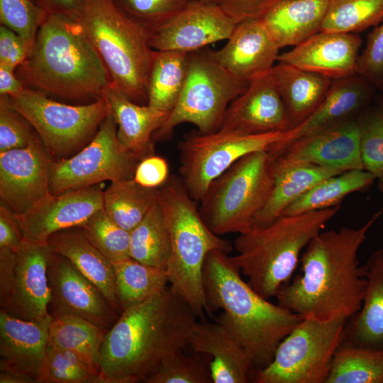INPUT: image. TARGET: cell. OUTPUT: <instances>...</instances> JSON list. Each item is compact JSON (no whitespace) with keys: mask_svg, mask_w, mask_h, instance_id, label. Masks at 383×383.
Listing matches in <instances>:
<instances>
[{"mask_svg":"<svg viewBox=\"0 0 383 383\" xmlns=\"http://www.w3.org/2000/svg\"><path fill=\"white\" fill-rule=\"evenodd\" d=\"M383 207L359 228L320 232L300 258L301 274L277 293V304L304 318L349 319L361 308L366 289L365 266L358 251Z\"/></svg>","mask_w":383,"mask_h":383,"instance_id":"6da1fadb","label":"cell"},{"mask_svg":"<svg viewBox=\"0 0 383 383\" xmlns=\"http://www.w3.org/2000/svg\"><path fill=\"white\" fill-rule=\"evenodd\" d=\"M196 318L170 285L123 311L101 348V383L145 382L167 357L187 346Z\"/></svg>","mask_w":383,"mask_h":383,"instance_id":"7a4b0ae2","label":"cell"},{"mask_svg":"<svg viewBox=\"0 0 383 383\" xmlns=\"http://www.w3.org/2000/svg\"><path fill=\"white\" fill-rule=\"evenodd\" d=\"M203 279L210 309L223 311L216 322L240 345L256 370L272 362L281 341L304 319L256 292L225 252L207 255Z\"/></svg>","mask_w":383,"mask_h":383,"instance_id":"3957f363","label":"cell"},{"mask_svg":"<svg viewBox=\"0 0 383 383\" xmlns=\"http://www.w3.org/2000/svg\"><path fill=\"white\" fill-rule=\"evenodd\" d=\"M15 72L26 87L87 104L104 97L112 82L79 22L53 15L47 16Z\"/></svg>","mask_w":383,"mask_h":383,"instance_id":"277c9868","label":"cell"},{"mask_svg":"<svg viewBox=\"0 0 383 383\" xmlns=\"http://www.w3.org/2000/svg\"><path fill=\"white\" fill-rule=\"evenodd\" d=\"M340 206L304 213L282 215L270 223L252 227L234 242L233 262L250 286L270 300L287 284L301 251L338 212Z\"/></svg>","mask_w":383,"mask_h":383,"instance_id":"5b68a950","label":"cell"},{"mask_svg":"<svg viewBox=\"0 0 383 383\" xmlns=\"http://www.w3.org/2000/svg\"><path fill=\"white\" fill-rule=\"evenodd\" d=\"M158 200L170 235L171 256L167 268L169 284L197 317H204L205 313H211L203 279L206 257L213 250L229 254L233 246L207 226L180 177H169L159 187Z\"/></svg>","mask_w":383,"mask_h":383,"instance_id":"8992f818","label":"cell"},{"mask_svg":"<svg viewBox=\"0 0 383 383\" xmlns=\"http://www.w3.org/2000/svg\"><path fill=\"white\" fill-rule=\"evenodd\" d=\"M78 22L105 63L112 83L134 103L147 105L154 51L148 32L112 0H84Z\"/></svg>","mask_w":383,"mask_h":383,"instance_id":"52a82bcc","label":"cell"},{"mask_svg":"<svg viewBox=\"0 0 383 383\" xmlns=\"http://www.w3.org/2000/svg\"><path fill=\"white\" fill-rule=\"evenodd\" d=\"M274 157L267 150L239 159L209 186L199 213L216 235L249 231L265 208L274 185Z\"/></svg>","mask_w":383,"mask_h":383,"instance_id":"ba28073f","label":"cell"},{"mask_svg":"<svg viewBox=\"0 0 383 383\" xmlns=\"http://www.w3.org/2000/svg\"><path fill=\"white\" fill-rule=\"evenodd\" d=\"M249 84L223 67L213 50L204 48L188 52V74L182 95L152 140H170L174 128L183 123L196 126L202 133L218 131L230 104Z\"/></svg>","mask_w":383,"mask_h":383,"instance_id":"9c48e42d","label":"cell"},{"mask_svg":"<svg viewBox=\"0 0 383 383\" xmlns=\"http://www.w3.org/2000/svg\"><path fill=\"white\" fill-rule=\"evenodd\" d=\"M9 99L11 106L33 126L53 160L69 158L80 151L111 113L105 96L85 104L69 105L26 87Z\"/></svg>","mask_w":383,"mask_h":383,"instance_id":"30bf717a","label":"cell"},{"mask_svg":"<svg viewBox=\"0 0 383 383\" xmlns=\"http://www.w3.org/2000/svg\"><path fill=\"white\" fill-rule=\"evenodd\" d=\"M348 319L304 318L281 341L272 362L256 370L257 383H326Z\"/></svg>","mask_w":383,"mask_h":383,"instance_id":"8fae6325","label":"cell"},{"mask_svg":"<svg viewBox=\"0 0 383 383\" xmlns=\"http://www.w3.org/2000/svg\"><path fill=\"white\" fill-rule=\"evenodd\" d=\"M288 131L257 135L222 129L190 132L178 145L179 177L192 199L200 201L209 184L236 161L254 152L272 150Z\"/></svg>","mask_w":383,"mask_h":383,"instance_id":"7c38bea8","label":"cell"},{"mask_svg":"<svg viewBox=\"0 0 383 383\" xmlns=\"http://www.w3.org/2000/svg\"><path fill=\"white\" fill-rule=\"evenodd\" d=\"M140 160L119 141L117 123L110 113L80 151L69 158L52 161L50 193L87 188L104 181L133 179Z\"/></svg>","mask_w":383,"mask_h":383,"instance_id":"4fadbf2b","label":"cell"},{"mask_svg":"<svg viewBox=\"0 0 383 383\" xmlns=\"http://www.w3.org/2000/svg\"><path fill=\"white\" fill-rule=\"evenodd\" d=\"M39 135L27 147L0 152V199L23 214L50 194L52 161Z\"/></svg>","mask_w":383,"mask_h":383,"instance_id":"5bb4252c","label":"cell"},{"mask_svg":"<svg viewBox=\"0 0 383 383\" xmlns=\"http://www.w3.org/2000/svg\"><path fill=\"white\" fill-rule=\"evenodd\" d=\"M48 277L51 316H79L108 331L121 315L94 284L54 250L49 262Z\"/></svg>","mask_w":383,"mask_h":383,"instance_id":"9a60e30c","label":"cell"},{"mask_svg":"<svg viewBox=\"0 0 383 383\" xmlns=\"http://www.w3.org/2000/svg\"><path fill=\"white\" fill-rule=\"evenodd\" d=\"M238 23L218 5L195 0L160 28L149 32L155 50L190 52L228 40Z\"/></svg>","mask_w":383,"mask_h":383,"instance_id":"2e32d148","label":"cell"},{"mask_svg":"<svg viewBox=\"0 0 383 383\" xmlns=\"http://www.w3.org/2000/svg\"><path fill=\"white\" fill-rule=\"evenodd\" d=\"M274 158L284 164H310L342 171L363 170L357 118L347 120L301 137Z\"/></svg>","mask_w":383,"mask_h":383,"instance_id":"e0dca14e","label":"cell"},{"mask_svg":"<svg viewBox=\"0 0 383 383\" xmlns=\"http://www.w3.org/2000/svg\"><path fill=\"white\" fill-rule=\"evenodd\" d=\"M15 252L14 282L9 298L1 310L26 321L49 317L52 294L48 265L52 246L48 242L23 240Z\"/></svg>","mask_w":383,"mask_h":383,"instance_id":"ac0fdd59","label":"cell"},{"mask_svg":"<svg viewBox=\"0 0 383 383\" xmlns=\"http://www.w3.org/2000/svg\"><path fill=\"white\" fill-rule=\"evenodd\" d=\"M104 208V192L96 187L49 194L30 210L16 215L23 238L33 243H47L60 231L79 226Z\"/></svg>","mask_w":383,"mask_h":383,"instance_id":"d6986e66","label":"cell"},{"mask_svg":"<svg viewBox=\"0 0 383 383\" xmlns=\"http://www.w3.org/2000/svg\"><path fill=\"white\" fill-rule=\"evenodd\" d=\"M219 129L245 135L292 129L272 70L252 79L230 104Z\"/></svg>","mask_w":383,"mask_h":383,"instance_id":"ffe728a7","label":"cell"},{"mask_svg":"<svg viewBox=\"0 0 383 383\" xmlns=\"http://www.w3.org/2000/svg\"><path fill=\"white\" fill-rule=\"evenodd\" d=\"M362 40L357 33L320 31L279 54L278 62L313 72L332 79L357 74Z\"/></svg>","mask_w":383,"mask_h":383,"instance_id":"44dd1931","label":"cell"},{"mask_svg":"<svg viewBox=\"0 0 383 383\" xmlns=\"http://www.w3.org/2000/svg\"><path fill=\"white\" fill-rule=\"evenodd\" d=\"M52 316L26 321L0 311V371L30 376L40 383Z\"/></svg>","mask_w":383,"mask_h":383,"instance_id":"7402d4cb","label":"cell"},{"mask_svg":"<svg viewBox=\"0 0 383 383\" xmlns=\"http://www.w3.org/2000/svg\"><path fill=\"white\" fill-rule=\"evenodd\" d=\"M376 89L369 80L358 74L334 79L317 109L303 123L289 130L272 153L277 154L301 137L340 122L357 118L372 106Z\"/></svg>","mask_w":383,"mask_h":383,"instance_id":"603a6c76","label":"cell"},{"mask_svg":"<svg viewBox=\"0 0 383 383\" xmlns=\"http://www.w3.org/2000/svg\"><path fill=\"white\" fill-rule=\"evenodd\" d=\"M279 49L259 19H248L237 24L213 56L235 78L250 83L272 70Z\"/></svg>","mask_w":383,"mask_h":383,"instance_id":"cb8c5ba5","label":"cell"},{"mask_svg":"<svg viewBox=\"0 0 383 383\" xmlns=\"http://www.w3.org/2000/svg\"><path fill=\"white\" fill-rule=\"evenodd\" d=\"M197 354L207 355L212 382L245 383L253 368L243 349L218 322L196 321L188 344Z\"/></svg>","mask_w":383,"mask_h":383,"instance_id":"d4e9b609","label":"cell"},{"mask_svg":"<svg viewBox=\"0 0 383 383\" xmlns=\"http://www.w3.org/2000/svg\"><path fill=\"white\" fill-rule=\"evenodd\" d=\"M104 96L117 123L121 143L140 160L154 155L152 135L165 123L169 113L134 103L112 82Z\"/></svg>","mask_w":383,"mask_h":383,"instance_id":"484cf974","label":"cell"},{"mask_svg":"<svg viewBox=\"0 0 383 383\" xmlns=\"http://www.w3.org/2000/svg\"><path fill=\"white\" fill-rule=\"evenodd\" d=\"M366 289L360 309L347 320L343 341L383 350V249L367 258Z\"/></svg>","mask_w":383,"mask_h":383,"instance_id":"4316f807","label":"cell"},{"mask_svg":"<svg viewBox=\"0 0 383 383\" xmlns=\"http://www.w3.org/2000/svg\"><path fill=\"white\" fill-rule=\"evenodd\" d=\"M328 0H276L259 19L279 48L321 31Z\"/></svg>","mask_w":383,"mask_h":383,"instance_id":"83f0119b","label":"cell"},{"mask_svg":"<svg viewBox=\"0 0 383 383\" xmlns=\"http://www.w3.org/2000/svg\"><path fill=\"white\" fill-rule=\"evenodd\" d=\"M48 243L54 251L66 257L94 284L114 309L119 313H122L112 262L87 239L77 227L54 233Z\"/></svg>","mask_w":383,"mask_h":383,"instance_id":"f1b7e54d","label":"cell"},{"mask_svg":"<svg viewBox=\"0 0 383 383\" xmlns=\"http://www.w3.org/2000/svg\"><path fill=\"white\" fill-rule=\"evenodd\" d=\"M272 72L292 128L303 123L317 109L333 81L282 62L274 65Z\"/></svg>","mask_w":383,"mask_h":383,"instance_id":"f546056e","label":"cell"},{"mask_svg":"<svg viewBox=\"0 0 383 383\" xmlns=\"http://www.w3.org/2000/svg\"><path fill=\"white\" fill-rule=\"evenodd\" d=\"M343 172L332 167L310 164L288 165L274 158L273 189L252 227L270 223L318 183Z\"/></svg>","mask_w":383,"mask_h":383,"instance_id":"4dcf8cb0","label":"cell"},{"mask_svg":"<svg viewBox=\"0 0 383 383\" xmlns=\"http://www.w3.org/2000/svg\"><path fill=\"white\" fill-rule=\"evenodd\" d=\"M188 74V52L154 50L148 79V105L170 113L176 106Z\"/></svg>","mask_w":383,"mask_h":383,"instance_id":"1f68e13d","label":"cell"},{"mask_svg":"<svg viewBox=\"0 0 383 383\" xmlns=\"http://www.w3.org/2000/svg\"><path fill=\"white\" fill-rule=\"evenodd\" d=\"M375 180L377 178L365 170H348L329 177L290 204L282 215H296L340 206L347 196L368 189Z\"/></svg>","mask_w":383,"mask_h":383,"instance_id":"d6a6232c","label":"cell"},{"mask_svg":"<svg viewBox=\"0 0 383 383\" xmlns=\"http://www.w3.org/2000/svg\"><path fill=\"white\" fill-rule=\"evenodd\" d=\"M112 264L122 311L161 294L168 287L166 270L144 265L131 257Z\"/></svg>","mask_w":383,"mask_h":383,"instance_id":"836d02e7","label":"cell"},{"mask_svg":"<svg viewBox=\"0 0 383 383\" xmlns=\"http://www.w3.org/2000/svg\"><path fill=\"white\" fill-rule=\"evenodd\" d=\"M48 332L50 343L74 353L99 370L101 348L106 330L83 318L62 315L52 316Z\"/></svg>","mask_w":383,"mask_h":383,"instance_id":"e575fe53","label":"cell"},{"mask_svg":"<svg viewBox=\"0 0 383 383\" xmlns=\"http://www.w3.org/2000/svg\"><path fill=\"white\" fill-rule=\"evenodd\" d=\"M159 188H148L133 179L111 182L104 192V209L123 229L131 231L157 201Z\"/></svg>","mask_w":383,"mask_h":383,"instance_id":"d590c367","label":"cell"},{"mask_svg":"<svg viewBox=\"0 0 383 383\" xmlns=\"http://www.w3.org/2000/svg\"><path fill=\"white\" fill-rule=\"evenodd\" d=\"M171 256L169 228L159 200L131 231L130 257L167 270Z\"/></svg>","mask_w":383,"mask_h":383,"instance_id":"8d00e7d4","label":"cell"},{"mask_svg":"<svg viewBox=\"0 0 383 383\" xmlns=\"http://www.w3.org/2000/svg\"><path fill=\"white\" fill-rule=\"evenodd\" d=\"M326 383H383V350L343 341Z\"/></svg>","mask_w":383,"mask_h":383,"instance_id":"74e56055","label":"cell"},{"mask_svg":"<svg viewBox=\"0 0 383 383\" xmlns=\"http://www.w3.org/2000/svg\"><path fill=\"white\" fill-rule=\"evenodd\" d=\"M383 21V0H328L321 31L357 33Z\"/></svg>","mask_w":383,"mask_h":383,"instance_id":"f35d334b","label":"cell"},{"mask_svg":"<svg viewBox=\"0 0 383 383\" xmlns=\"http://www.w3.org/2000/svg\"><path fill=\"white\" fill-rule=\"evenodd\" d=\"M87 239L111 262L130 257L131 231L113 221L103 209L77 227Z\"/></svg>","mask_w":383,"mask_h":383,"instance_id":"ab89813d","label":"cell"},{"mask_svg":"<svg viewBox=\"0 0 383 383\" xmlns=\"http://www.w3.org/2000/svg\"><path fill=\"white\" fill-rule=\"evenodd\" d=\"M40 383H101L100 372L74 353L48 341Z\"/></svg>","mask_w":383,"mask_h":383,"instance_id":"60d3db41","label":"cell"},{"mask_svg":"<svg viewBox=\"0 0 383 383\" xmlns=\"http://www.w3.org/2000/svg\"><path fill=\"white\" fill-rule=\"evenodd\" d=\"M195 0H112L128 18L152 32L170 21Z\"/></svg>","mask_w":383,"mask_h":383,"instance_id":"b9f144b4","label":"cell"},{"mask_svg":"<svg viewBox=\"0 0 383 383\" xmlns=\"http://www.w3.org/2000/svg\"><path fill=\"white\" fill-rule=\"evenodd\" d=\"M209 362L195 353L182 351L167 357L145 383H211Z\"/></svg>","mask_w":383,"mask_h":383,"instance_id":"7bdbcfd3","label":"cell"},{"mask_svg":"<svg viewBox=\"0 0 383 383\" xmlns=\"http://www.w3.org/2000/svg\"><path fill=\"white\" fill-rule=\"evenodd\" d=\"M357 122L363 170L377 179L383 177V116L374 104L357 118Z\"/></svg>","mask_w":383,"mask_h":383,"instance_id":"ee69618b","label":"cell"},{"mask_svg":"<svg viewBox=\"0 0 383 383\" xmlns=\"http://www.w3.org/2000/svg\"><path fill=\"white\" fill-rule=\"evenodd\" d=\"M48 14L33 0H0V22L18 34L30 50Z\"/></svg>","mask_w":383,"mask_h":383,"instance_id":"f6af8a7d","label":"cell"},{"mask_svg":"<svg viewBox=\"0 0 383 383\" xmlns=\"http://www.w3.org/2000/svg\"><path fill=\"white\" fill-rule=\"evenodd\" d=\"M29 121L0 95V152L28 146L38 136Z\"/></svg>","mask_w":383,"mask_h":383,"instance_id":"bcb514c9","label":"cell"},{"mask_svg":"<svg viewBox=\"0 0 383 383\" xmlns=\"http://www.w3.org/2000/svg\"><path fill=\"white\" fill-rule=\"evenodd\" d=\"M357 74L383 92V24L368 34L365 48L358 57Z\"/></svg>","mask_w":383,"mask_h":383,"instance_id":"7dc6e473","label":"cell"},{"mask_svg":"<svg viewBox=\"0 0 383 383\" xmlns=\"http://www.w3.org/2000/svg\"><path fill=\"white\" fill-rule=\"evenodd\" d=\"M29 48L24 40L11 28L0 26V65L16 70L26 58Z\"/></svg>","mask_w":383,"mask_h":383,"instance_id":"c3c4849f","label":"cell"},{"mask_svg":"<svg viewBox=\"0 0 383 383\" xmlns=\"http://www.w3.org/2000/svg\"><path fill=\"white\" fill-rule=\"evenodd\" d=\"M169 165L166 160L157 155H150L138 163L133 179L148 188H159L170 177Z\"/></svg>","mask_w":383,"mask_h":383,"instance_id":"681fc988","label":"cell"},{"mask_svg":"<svg viewBox=\"0 0 383 383\" xmlns=\"http://www.w3.org/2000/svg\"><path fill=\"white\" fill-rule=\"evenodd\" d=\"M276 0H216L229 16L238 23L257 19Z\"/></svg>","mask_w":383,"mask_h":383,"instance_id":"f907efd6","label":"cell"},{"mask_svg":"<svg viewBox=\"0 0 383 383\" xmlns=\"http://www.w3.org/2000/svg\"><path fill=\"white\" fill-rule=\"evenodd\" d=\"M21 227L14 213L8 206L0 205V247L16 251L23 241Z\"/></svg>","mask_w":383,"mask_h":383,"instance_id":"816d5d0a","label":"cell"},{"mask_svg":"<svg viewBox=\"0 0 383 383\" xmlns=\"http://www.w3.org/2000/svg\"><path fill=\"white\" fill-rule=\"evenodd\" d=\"M16 252L0 247V306L3 307L11 294L15 277Z\"/></svg>","mask_w":383,"mask_h":383,"instance_id":"f5cc1de1","label":"cell"},{"mask_svg":"<svg viewBox=\"0 0 383 383\" xmlns=\"http://www.w3.org/2000/svg\"><path fill=\"white\" fill-rule=\"evenodd\" d=\"M48 15L78 21L81 16L84 0H33Z\"/></svg>","mask_w":383,"mask_h":383,"instance_id":"db71d44e","label":"cell"},{"mask_svg":"<svg viewBox=\"0 0 383 383\" xmlns=\"http://www.w3.org/2000/svg\"><path fill=\"white\" fill-rule=\"evenodd\" d=\"M15 70L0 65V95L15 96L26 87L16 76Z\"/></svg>","mask_w":383,"mask_h":383,"instance_id":"11a10c76","label":"cell"},{"mask_svg":"<svg viewBox=\"0 0 383 383\" xmlns=\"http://www.w3.org/2000/svg\"><path fill=\"white\" fill-rule=\"evenodd\" d=\"M0 383H38V382L34 378L22 373L1 371Z\"/></svg>","mask_w":383,"mask_h":383,"instance_id":"9f6ffc18","label":"cell"},{"mask_svg":"<svg viewBox=\"0 0 383 383\" xmlns=\"http://www.w3.org/2000/svg\"><path fill=\"white\" fill-rule=\"evenodd\" d=\"M374 102L376 107L383 116V92L375 96Z\"/></svg>","mask_w":383,"mask_h":383,"instance_id":"6f0895ef","label":"cell"},{"mask_svg":"<svg viewBox=\"0 0 383 383\" xmlns=\"http://www.w3.org/2000/svg\"><path fill=\"white\" fill-rule=\"evenodd\" d=\"M377 180V189L382 194H383V177L378 178Z\"/></svg>","mask_w":383,"mask_h":383,"instance_id":"680465c9","label":"cell"},{"mask_svg":"<svg viewBox=\"0 0 383 383\" xmlns=\"http://www.w3.org/2000/svg\"><path fill=\"white\" fill-rule=\"evenodd\" d=\"M201 1H204V2H207V3H215L216 4V0H200Z\"/></svg>","mask_w":383,"mask_h":383,"instance_id":"91938a15","label":"cell"}]
</instances>
